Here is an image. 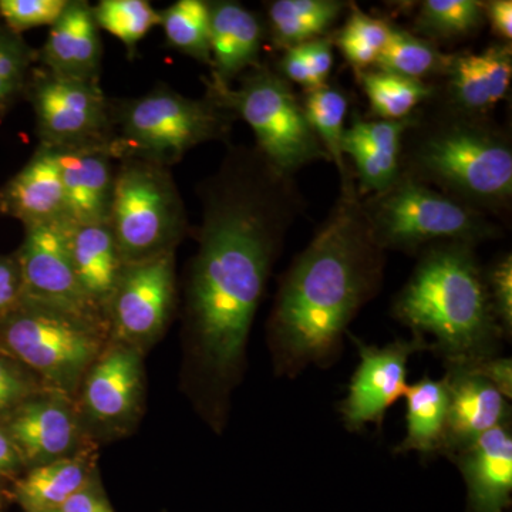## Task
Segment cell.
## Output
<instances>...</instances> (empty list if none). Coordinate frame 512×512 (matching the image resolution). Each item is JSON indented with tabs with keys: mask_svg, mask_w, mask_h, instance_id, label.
Returning <instances> with one entry per match:
<instances>
[{
	"mask_svg": "<svg viewBox=\"0 0 512 512\" xmlns=\"http://www.w3.org/2000/svg\"><path fill=\"white\" fill-rule=\"evenodd\" d=\"M204 218L188 286V315L204 372L228 386L301 198L258 151L234 150L204 187Z\"/></svg>",
	"mask_w": 512,
	"mask_h": 512,
	"instance_id": "obj_1",
	"label": "cell"
},
{
	"mask_svg": "<svg viewBox=\"0 0 512 512\" xmlns=\"http://www.w3.org/2000/svg\"><path fill=\"white\" fill-rule=\"evenodd\" d=\"M384 251L373 237L353 174L328 220L289 266L276 292L268 342L276 375L338 362L360 309L383 284Z\"/></svg>",
	"mask_w": 512,
	"mask_h": 512,
	"instance_id": "obj_2",
	"label": "cell"
},
{
	"mask_svg": "<svg viewBox=\"0 0 512 512\" xmlns=\"http://www.w3.org/2000/svg\"><path fill=\"white\" fill-rule=\"evenodd\" d=\"M392 315L414 338L423 339L446 369L500 356L505 340L474 245L466 242L424 248L394 299Z\"/></svg>",
	"mask_w": 512,
	"mask_h": 512,
	"instance_id": "obj_3",
	"label": "cell"
},
{
	"mask_svg": "<svg viewBox=\"0 0 512 512\" xmlns=\"http://www.w3.org/2000/svg\"><path fill=\"white\" fill-rule=\"evenodd\" d=\"M410 143L400 153V174L476 210L497 212L512 197L510 137L485 117L470 116L450 107L424 123L417 117Z\"/></svg>",
	"mask_w": 512,
	"mask_h": 512,
	"instance_id": "obj_4",
	"label": "cell"
},
{
	"mask_svg": "<svg viewBox=\"0 0 512 512\" xmlns=\"http://www.w3.org/2000/svg\"><path fill=\"white\" fill-rule=\"evenodd\" d=\"M111 156L171 167L192 148L224 138L234 114L210 97L197 100L168 87L128 100H111Z\"/></svg>",
	"mask_w": 512,
	"mask_h": 512,
	"instance_id": "obj_5",
	"label": "cell"
},
{
	"mask_svg": "<svg viewBox=\"0 0 512 512\" xmlns=\"http://www.w3.org/2000/svg\"><path fill=\"white\" fill-rule=\"evenodd\" d=\"M362 202L373 237L383 251L413 254L440 242L476 247L501 235V228L484 212L404 174L387 190L367 195Z\"/></svg>",
	"mask_w": 512,
	"mask_h": 512,
	"instance_id": "obj_6",
	"label": "cell"
},
{
	"mask_svg": "<svg viewBox=\"0 0 512 512\" xmlns=\"http://www.w3.org/2000/svg\"><path fill=\"white\" fill-rule=\"evenodd\" d=\"M207 96L252 128L256 151L276 173L292 177L313 161L329 160L291 84L271 67L258 64L235 87L207 83Z\"/></svg>",
	"mask_w": 512,
	"mask_h": 512,
	"instance_id": "obj_7",
	"label": "cell"
},
{
	"mask_svg": "<svg viewBox=\"0 0 512 512\" xmlns=\"http://www.w3.org/2000/svg\"><path fill=\"white\" fill-rule=\"evenodd\" d=\"M109 224L124 265L175 252L188 221L170 167L117 160Z\"/></svg>",
	"mask_w": 512,
	"mask_h": 512,
	"instance_id": "obj_8",
	"label": "cell"
},
{
	"mask_svg": "<svg viewBox=\"0 0 512 512\" xmlns=\"http://www.w3.org/2000/svg\"><path fill=\"white\" fill-rule=\"evenodd\" d=\"M104 325L22 298L0 320V343L57 390L72 392L101 355Z\"/></svg>",
	"mask_w": 512,
	"mask_h": 512,
	"instance_id": "obj_9",
	"label": "cell"
},
{
	"mask_svg": "<svg viewBox=\"0 0 512 512\" xmlns=\"http://www.w3.org/2000/svg\"><path fill=\"white\" fill-rule=\"evenodd\" d=\"M25 96L35 111L39 146L55 150L109 148L111 100L99 82L60 76L37 66L30 74Z\"/></svg>",
	"mask_w": 512,
	"mask_h": 512,
	"instance_id": "obj_10",
	"label": "cell"
},
{
	"mask_svg": "<svg viewBox=\"0 0 512 512\" xmlns=\"http://www.w3.org/2000/svg\"><path fill=\"white\" fill-rule=\"evenodd\" d=\"M175 252L124 265L106 319L123 345L140 348L163 332L175 302Z\"/></svg>",
	"mask_w": 512,
	"mask_h": 512,
	"instance_id": "obj_11",
	"label": "cell"
},
{
	"mask_svg": "<svg viewBox=\"0 0 512 512\" xmlns=\"http://www.w3.org/2000/svg\"><path fill=\"white\" fill-rule=\"evenodd\" d=\"M359 353L357 365L350 379L348 393L338 404L340 419L346 430L360 433L369 424L377 429L383 426L387 410L406 393L407 365L410 357L429 350L423 339H399L389 345H367L350 335Z\"/></svg>",
	"mask_w": 512,
	"mask_h": 512,
	"instance_id": "obj_12",
	"label": "cell"
},
{
	"mask_svg": "<svg viewBox=\"0 0 512 512\" xmlns=\"http://www.w3.org/2000/svg\"><path fill=\"white\" fill-rule=\"evenodd\" d=\"M16 259L22 276V298L106 322L87 301L77 282L67 247L66 222L26 227L25 241Z\"/></svg>",
	"mask_w": 512,
	"mask_h": 512,
	"instance_id": "obj_13",
	"label": "cell"
},
{
	"mask_svg": "<svg viewBox=\"0 0 512 512\" xmlns=\"http://www.w3.org/2000/svg\"><path fill=\"white\" fill-rule=\"evenodd\" d=\"M448 460L466 481L467 512H505L511 507V420L487 431Z\"/></svg>",
	"mask_w": 512,
	"mask_h": 512,
	"instance_id": "obj_14",
	"label": "cell"
},
{
	"mask_svg": "<svg viewBox=\"0 0 512 512\" xmlns=\"http://www.w3.org/2000/svg\"><path fill=\"white\" fill-rule=\"evenodd\" d=\"M448 413L441 456L450 458L487 431L511 420L510 402L487 380L446 369Z\"/></svg>",
	"mask_w": 512,
	"mask_h": 512,
	"instance_id": "obj_15",
	"label": "cell"
},
{
	"mask_svg": "<svg viewBox=\"0 0 512 512\" xmlns=\"http://www.w3.org/2000/svg\"><path fill=\"white\" fill-rule=\"evenodd\" d=\"M0 212L25 228L69 222L59 151L37 147L29 163L0 190Z\"/></svg>",
	"mask_w": 512,
	"mask_h": 512,
	"instance_id": "obj_16",
	"label": "cell"
},
{
	"mask_svg": "<svg viewBox=\"0 0 512 512\" xmlns=\"http://www.w3.org/2000/svg\"><path fill=\"white\" fill-rule=\"evenodd\" d=\"M210 6L211 79L214 86H232L242 74L258 66L264 25L252 10L232 0Z\"/></svg>",
	"mask_w": 512,
	"mask_h": 512,
	"instance_id": "obj_17",
	"label": "cell"
},
{
	"mask_svg": "<svg viewBox=\"0 0 512 512\" xmlns=\"http://www.w3.org/2000/svg\"><path fill=\"white\" fill-rule=\"evenodd\" d=\"M101 55L100 28L89 2L67 3L60 18L50 26L37 63L50 72L72 79L99 82Z\"/></svg>",
	"mask_w": 512,
	"mask_h": 512,
	"instance_id": "obj_18",
	"label": "cell"
},
{
	"mask_svg": "<svg viewBox=\"0 0 512 512\" xmlns=\"http://www.w3.org/2000/svg\"><path fill=\"white\" fill-rule=\"evenodd\" d=\"M444 77L451 109L485 117L510 90L511 43H497L480 53L454 55Z\"/></svg>",
	"mask_w": 512,
	"mask_h": 512,
	"instance_id": "obj_19",
	"label": "cell"
},
{
	"mask_svg": "<svg viewBox=\"0 0 512 512\" xmlns=\"http://www.w3.org/2000/svg\"><path fill=\"white\" fill-rule=\"evenodd\" d=\"M59 151L67 221L70 224L109 222L117 160L107 147Z\"/></svg>",
	"mask_w": 512,
	"mask_h": 512,
	"instance_id": "obj_20",
	"label": "cell"
},
{
	"mask_svg": "<svg viewBox=\"0 0 512 512\" xmlns=\"http://www.w3.org/2000/svg\"><path fill=\"white\" fill-rule=\"evenodd\" d=\"M143 384L137 348L117 343L101 353L87 372L84 407L101 424H119L136 412Z\"/></svg>",
	"mask_w": 512,
	"mask_h": 512,
	"instance_id": "obj_21",
	"label": "cell"
},
{
	"mask_svg": "<svg viewBox=\"0 0 512 512\" xmlns=\"http://www.w3.org/2000/svg\"><path fill=\"white\" fill-rule=\"evenodd\" d=\"M5 431L20 458L39 466L69 456L79 436L76 416L67 404L56 399L20 404Z\"/></svg>",
	"mask_w": 512,
	"mask_h": 512,
	"instance_id": "obj_22",
	"label": "cell"
},
{
	"mask_svg": "<svg viewBox=\"0 0 512 512\" xmlns=\"http://www.w3.org/2000/svg\"><path fill=\"white\" fill-rule=\"evenodd\" d=\"M66 235L77 282L90 305L106 318L107 305L124 268L110 224L66 222Z\"/></svg>",
	"mask_w": 512,
	"mask_h": 512,
	"instance_id": "obj_23",
	"label": "cell"
},
{
	"mask_svg": "<svg viewBox=\"0 0 512 512\" xmlns=\"http://www.w3.org/2000/svg\"><path fill=\"white\" fill-rule=\"evenodd\" d=\"M406 436L396 453H417L421 457L441 454L446 437L448 392L446 379L424 376L409 384L406 393Z\"/></svg>",
	"mask_w": 512,
	"mask_h": 512,
	"instance_id": "obj_24",
	"label": "cell"
},
{
	"mask_svg": "<svg viewBox=\"0 0 512 512\" xmlns=\"http://www.w3.org/2000/svg\"><path fill=\"white\" fill-rule=\"evenodd\" d=\"M90 468L86 456H67L42 464L16 484V497L26 512L57 511L89 485Z\"/></svg>",
	"mask_w": 512,
	"mask_h": 512,
	"instance_id": "obj_25",
	"label": "cell"
},
{
	"mask_svg": "<svg viewBox=\"0 0 512 512\" xmlns=\"http://www.w3.org/2000/svg\"><path fill=\"white\" fill-rule=\"evenodd\" d=\"M346 8L339 0H275L268 6L272 43L285 52L325 37Z\"/></svg>",
	"mask_w": 512,
	"mask_h": 512,
	"instance_id": "obj_26",
	"label": "cell"
},
{
	"mask_svg": "<svg viewBox=\"0 0 512 512\" xmlns=\"http://www.w3.org/2000/svg\"><path fill=\"white\" fill-rule=\"evenodd\" d=\"M453 56L440 52L433 42L409 30L392 26L387 45L375 67L383 72L424 82L429 77L446 76Z\"/></svg>",
	"mask_w": 512,
	"mask_h": 512,
	"instance_id": "obj_27",
	"label": "cell"
},
{
	"mask_svg": "<svg viewBox=\"0 0 512 512\" xmlns=\"http://www.w3.org/2000/svg\"><path fill=\"white\" fill-rule=\"evenodd\" d=\"M359 74L373 114L380 120L409 119L420 104L433 99L436 93L429 83L383 70H366Z\"/></svg>",
	"mask_w": 512,
	"mask_h": 512,
	"instance_id": "obj_28",
	"label": "cell"
},
{
	"mask_svg": "<svg viewBox=\"0 0 512 512\" xmlns=\"http://www.w3.org/2000/svg\"><path fill=\"white\" fill-rule=\"evenodd\" d=\"M302 107L329 160L336 164L342 178L346 177L350 170L343 157L342 141L349 110L348 94L340 87L325 84L318 89L305 90Z\"/></svg>",
	"mask_w": 512,
	"mask_h": 512,
	"instance_id": "obj_29",
	"label": "cell"
},
{
	"mask_svg": "<svg viewBox=\"0 0 512 512\" xmlns=\"http://www.w3.org/2000/svg\"><path fill=\"white\" fill-rule=\"evenodd\" d=\"M485 20L480 0H426L414 20V35L430 40L464 39L480 30ZM419 36V37H420Z\"/></svg>",
	"mask_w": 512,
	"mask_h": 512,
	"instance_id": "obj_30",
	"label": "cell"
},
{
	"mask_svg": "<svg viewBox=\"0 0 512 512\" xmlns=\"http://www.w3.org/2000/svg\"><path fill=\"white\" fill-rule=\"evenodd\" d=\"M168 45L211 66L210 6L202 0H180L160 12Z\"/></svg>",
	"mask_w": 512,
	"mask_h": 512,
	"instance_id": "obj_31",
	"label": "cell"
},
{
	"mask_svg": "<svg viewBox=\"0 0 512 512\" xmlns=\"http://www.w3.org/2000/svg\"><path fill=\"white\" fill-rule=\"evenodd\" d=\"M390 32L392 26L386 20L352 8L345 26L336 35L335 45L356 72L362 73L375 66L387 45Z\"/></svg>",
	"mask_w": 512,
	"mask_h": 512,
	"instance_id": "obj_32",
	"label": "cell"
},
{
	"mask_svg": "<svg viewBox=\"0 0 512 512\" xmlns=\"http://www.w3.org/2000/svg\"><path fill=\"white\" fill-rule=\"evenodd\" d=\"M93 15L99 28L121 40L130 53L151 29L160 25V12L147 0H101L93 6Z\"/></svg>",
	"mask_w": 512,
	"mask_h": 512,
	"instance_id": "obj_33",
	"label": "cell"
},
{
	"mask_svg": "<svg viewBox=\"0 0 512 512\" xmlns=\"http://www.w3.org/2000/svg\"><path fill=\"white\" fill-rule=\"evenodd\" d=\"M37 63V50L0 23V117L25 96L30 74Z\"/></svg>",
	"mask_w": 512,
	"mask_h": 512,
	"instance_id": "obj_34",
	"label": "cell"
},
{
	"mask_svg": "<svg viewBox=\"0 0 512 512\" xmlns=\"http://www.w3.org/2000/svg\"><path fill=\"white\" fill-rule=\"evenodd\" d=\"M332 67L333 42L325 36L285 50L276 72L286 82L298 83L306 90H312L328 84Z\"/></svg>",
	"mask_w": 512,
	"mask_h": 512,
	"instance_id": "obj_35",
	"label": "cell"
},
{
	"mask_svg": "<svg viewBox=\"0 0 512 512\" xmlns=\"http://www.w3.org/2000/svg\"><path fill=\"white\" fill-rule=\"evenodd\" d=\"M69 0H0V20L6 28L22 35L39 26H52Z\"/></svg>",
	"mask_w": 512,
	"mask_h": 512,
	"instance_id": "obj_36",
	"label": "cell"
},
{
	"mask_svg": "<svg viewBox=\"0 0 512 512\" xmlns=\"http://www.w3.org/2000/svg\"><path fill=\"white\" fill-rule=\"evenodd\" d=\"M488 295L495 318L500 323L505 339L512 336V256L505 254L485 274Z\"/></svg>",
	"mask_w": 512,
	"mask_h": 512,
	"instance_id": "obj_37",
	"label": "cell"
},
{
	"mask_svg": "<svg viewBox=\"0 0 512 512\" xmlns=\"http://www.w3.org/2000/svg\"><path fill=\"white\" fill-rule=\"evenodd\" d=\"M33 393L28 376L9 360L0 357V413L12 412Z\"/></svg>",
	"mask_w": 512,
	"mask_h": 512,
	"instance_id": "obj_38",
	"label": "cell"
},
{
	"mask_svg": "<svg viewBox=\"0 0 512 512\" xmlns=\"http://www.w3.org/2000/svg\"><path fill=\"white\" fill-rule=\"evenodd\" d=\"M464 372L487 380L508 402L512 399V362L510 357L494 356L463 367Z\"/></svg>",
	"mask_w": 512,
	"mask_h": 512,
	"instance_id": "obj_39",
	"label": "cell"
},
{
	"mask_svg": "<svg viewBox=\"0 0 512 512\" xmlns=\"http://www.w3.org/2000/svg\"><path fill=\"white\" fill-rule=\"evenodd\" d=\"M22 295L18 259L16 256H0V320L18 306Z\"/></svg>",
	"mask_w": 512,
	"mask_h": 512,
	"instance_id": "obj_40",
	"label": "cell"
},
{
	"mask_svg": "<svg viewBox=\"0 0 512 512\" xmlns=\"http://www.w3.org/2000/svg\"><path fill=\"white\" fill-rule=\"evenodd\" d=\"M485 19L498 39L511 43L512 39V2L511 0H491L484 2Z\"/></svg>",
	"mask_w": 512,
	"mask_h": 512,
	"instance_id": "obj_41",
	"label": "cell"
},
{
	"mask_svg": "<svg viewBox=\"0 0 512 512\" xmlns=\"http://www.w3.org/2000/svg\"><path fill=\"white\" fill-rule=\"evenodd\" d=\"M60 512H113L107 501L101 495L94 493L92 488L87 485L79 493L70 497Z\"/></svg>",
	"mask_w": 512,
	"mask_h": 512,
	"instance_id": "obj_42",
	"label": "cell"
},
{
	"mask_svg": "<svg viewBox=\"0 0 512 512\" xmlns=\"http://www.w3.org/2000/svg\"><path fill=\"white\" fill-rule=\"evenodd\" d=\"M20 458L18 450L13 446L5 430H0V474L8 473L19 466Z\"/></svg>",
	"mask_w": 512,
	"mask_h": 512,
	"instance_id": "obj_43",
	"label": "cell"
},
{
	"mask_svg": "<svg viewBox=\"0 0 512 512\" xmlns=\"http://www.w3.org/2000/svg\"><path fill=\"white\" fill-rule=\"evenodd\" d=\"M49 512H60V511H59V510H57V511H49Z\"/></svg>",
	"mask_w": 512,
	"mask_h": 512,
	"instance_id": "obj_44",
	"label": "cell"
}]
</instances>
